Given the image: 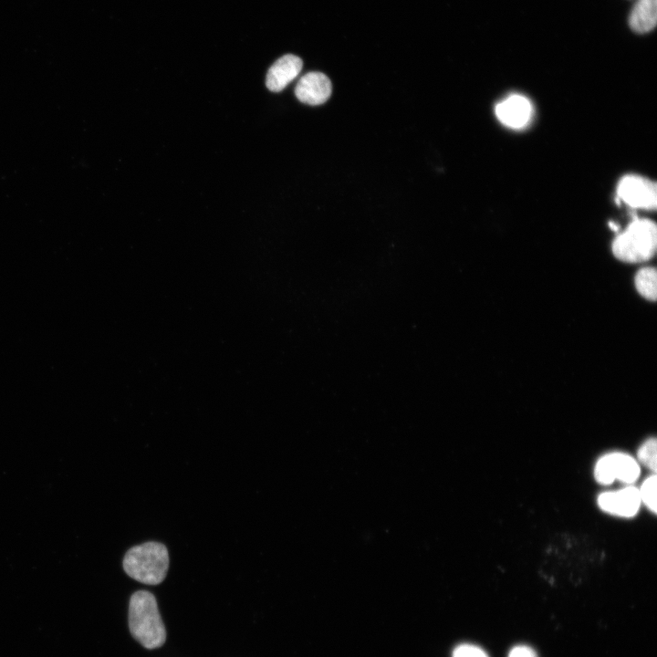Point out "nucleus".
Returning <instances> with one entry per match:
<instances>
[{
	"instance_id": "nucleus-15",
	"label": "nucleus",
	"mask_w": 657,
	"mask_h": 657,
	"mask_svg": "<svg viewBox=\"0 0 657 657\" xmlns=\"http://www.w3.org/2000/svg\"><path fill=\"white\" fill-rule=\"evenodd\" d=\"M508 657H537L535 651L527 645H517L514 647Z\"/></svg>"
},
{
	"instance_id": "nucleus-13",
	"label": "nucleus",
	"mask_w": 657,
	"mask_h": 657,
	"mask_svg": "<svg viewBox=\"0 0 657 657\" xmlns=\"http://www.w3.org/2000/svg\"><path fill=\"white\" fill-rule=\"evenodd\" d=\"M638 459L648 468L656 472V440L651 438L646 440L638 450Z\"/></svg>"
},
{
	"instance_id": "nucleus-10",
	"label": "nucleus",
	"mask_w": 657,
	"mask_h": 657,
	"mask_svg": "<svg viewBox=\"0 0 657 657\" xmlns=\"http://www.w3.org/2000/svg\"><path fill=\"white\" fill-rule=\"evenodd\" d=\"M657 23V0H637L630 13L629 25L632 31L646 34Z\"/></svg>"
},
{
	"instance_id": "nucleus-2",
	"label": "nucleus",
	"mask_w": 657,
	"mask_h": 657,
	"mask_svg": "<svg viewBox=\"0 0 657 657\" xmlns=\"http://www.w3.org/2000/svg\"><path fill=\"white\" fill-rule=\"evenodd\" d=\"M169 568L167 548L160 542L150 541L130 548L123 558V568L133 579L157 585L166 577Z\"/></svg>"
},
{
	"instance_id": "nucleus-7",
	"label": "nucleus",
	"mask_w": 657,
	"mask_h": 657,
	"mask_svg": "<svg viewBox=\"0 0 657 657\" xmlns=\"http://www.w3.org/2000/svg\"><path fill=\"white\" fill-rule=\"evenodd\" d=\"M332 92L329 78L321 72H308L302 76L296 88V97L308 105H320L326 102Z\"/></svg>"
},
{
	"instance_id": "nucleus-12",
	"label": "nucleus",
	"mask_w": 657,
	"mask_h": 657,
	"mask_svg": "<svg viewBox=\"0 0 657 657\" xmlns=\"http://www.w3.org/2000/svg\"><path fill=\"white\" fill-rule=\"evenodd\" d=\"M656 475L652 474L644 480L639 489L641 502L653 513L656 512Z\"/></svg>"
},
{
	"instance_id": "nucleus-5",
	"label": "nucleus",
	"mask_w": 657,
	"mask_h": 657,
	"mask_svg": "<svg viewBox=\"0 0 657 657\" xmlns=\"http://www.w3.org/2000/svg\"><path fill=\"white\" fill-rule=\"evenodd\" d=\"M619 198L632 208L655 210L657 189L654 182L639 176L626 175L617 186Z\"/></svg>"
},
{
	"instance_id": "nucleus-3",
	"label": "nucleus",
	"mask_w": 657,
	"mask_h": 657,
	"mask_svg": "<svg viewBox=\"0 0 657 657\" xmlns=\"http://www.w3.org/2000/svg\"><path fill=\"white\" fill-rule=\"evenodd\" d=\"M657 231L654 222L636 219L616 236L612 252L619 260L641 263L651 259L656 251Z\"/></svg>"
},
{
	"instance_id": "nucleus-8",
	"label": "nucleus",
	"mask_w": 657,
	"mask_h": 657,
	"mask_svg": "<svg viewBox=\"0 0 657 657\" xmlns=\"http://www.w3.org/2000/svg\"><path fill=\"white\" fill-rule=\"evenodd\" d=\"M495 115L505 126L521 129L529 122L532 117V105L524 96L511 95L496 105Z\"/></svg>"
},
{
	"instance_id": "nucleus-11",
	"label": "nucleus",
	"mask_w": 657,
	"mask_h": 657,
	"mask_svg": "<svg viewBox=\"0 0 657 657\" xmlns=\"http://www.w3.org/2000/svg\"><path fill=\"white\" fill-rule=\"evenodd\" d=\"M637 291L646 299H656V270L653 267H643L635 276Z\"/></svg>"
},
{
	"instance_id": "nucleus-4",
	"label": "nucleus",
	"mask_w": 657,
	"mask_h": 657,
	"mask_svg": "<svg viewBox=\"0 0 657 657\" xmlns=\"http://www.w3.org/2000/svg\"><path fill=\"white\" fill-rule=\"evenodd\" d=\"M594 475L596 480L603 485L611 484L616 479L632 483L640 475V466L631 456L613 453L604 455L597 462Z\"/></svg>"
},
{
	"instance_id": "nucleus-1",
	"label": "nucleus",
	"mask_w": 657,
	"mask_h": 657,
	"mask_svg": "<svg viewBox=\"0 0 657 657\" xmlns=\"http://www.w3.org/2000/svg\"><path fill=\"white\" fill-rule=\"evenodd\" d=\"M129 627L131 635L145 648L161 647L166 631L155 597L147 590L134 592L129 605Z\"/></svg>"
},
{
	"instance_id": "nucleus-9",
	"label": "nucleus",
	"mask_w": 657,
	"mask_h": 657,
	"mask_svg": "<svg viewBox=\"0 0 657 657\" xmlns=\"http://www.w3.org/2000/svg\"><path fill=\"white\" fill-rule=\"evenodd\" d=\"M303 63L297 56L287 54L278 58L268 69L267 89L273 92L283 90L301 71Z\"/></svg>"
},
{
	"instance_id": "nucleus-14",
	"label": "nucleus",
	"mask_w": 657,
	"mask_h": 657,
	"mask_svg": "<svg viewBox=\"0 0 657 657\" xmlns=\"http://www.w3.org/2000/svg\"><path fill=\"white\" fill-rule=\"evenodd\" d=\"M453 657H488L484 650L473 644H461L453 652Z\"/></svg>"
},
{
	"instance_id": "nucleus-6",
	"label": "nucleus",
	"mask_w": 657,
	"mask_h": 657,
	"mask_svg": "<svg viewBox=\"0 0 657 657\" xmlns=\"http://www.w3.org/2000/svg\"><path fill=\"white\" fill-rule=\"evenodd\" d=\"M641 503L639 489L633 486L625 487L616 492H605L598 497L600 509L623 517L635 516Z\"/></svg>"
}]
</instances>
